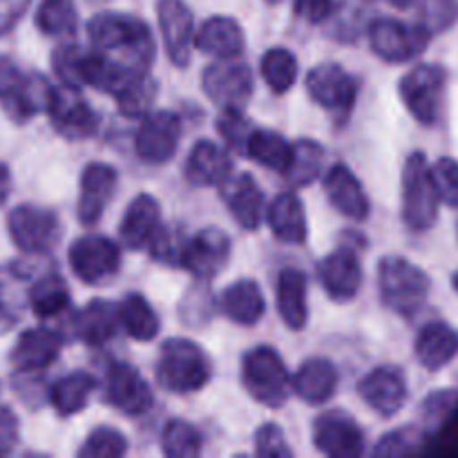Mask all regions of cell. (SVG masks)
<instances>
[{"mask_svg":"<svg viewBox=\"0 0 458 458\" xmlns=\"http://www.w3.org/2000/svg\"><path fill=\"white\" fill-rule=\"evenodd\" d=\"M88 38L94 49L110 54L134 72H150L157 45L143 18L123 12H98L88 21Z\"/></svg>","mask_w":458,"mask_h":458,"instance_id":"cell-1","label":"cell"},{"mask_svg":"<svg viewBox=\"0 0 458 458\" xmlns=\"http://www.w3.org/2000/svg\"><path fill=\"white\" fill-rule=\"evenodd\" d=\"M213 362L201 344L188 338H168L161 344L155 378L164 392L188 396L210 383Z\"/></svg>","mask_w":458,"mask_h":458,"instance_id":"cell-2","label":"cell"},{"mask_svg":"<svg viewBox=\"0 0 458 458\" xmlns=\"http://www.w3.org/2000/svg\"><path fill=\"white\" fill-rule=\"evenodd\" d=\"M378 291L389 311L414 318L428 304L432 280L423 268L403 255H385L378 262Z\"/></svg>","mask_w":458,"mask_h":458,"instance_id":"cell-3","label":"cell"},{"mask_svg":"<svg viewBox=\"0 0 458 458\" xmlns=\"http://www.w3.org/2000/svg\"><path fill=\"white\" fill-rule=\"evenodd\" d=\"M437 186L432 179V164L425 152L416 150L407 155L401 173V217L411 233H428L438 219L441 206Z\"/></svg>","mask_w":458,"mask_h":458,"instance_id":"cell-4","label":"cell"},{"mask_svg":"<svg viewBox=\"0 0 458 458\" xmlns=\"http://www.w3.org/2000/svg\"><path fill=\"white\" fill-rule=\"evenodd\" d=\"M242 385L255 403L271 410L286 405L293 394V376L276 347H255L242 358Z\"/></svg>","mask_w":458,"mask_h":458,"instance_id":"cell-5","label":"cell"},{"mask_svg":"<svg viewBox=\"0 0 458 458\" xmlns=\"http://www.w3.org/2000/svg\"><path fill=\"white\" fill-rule=\"evenodd\" d=\"M54 85L38 72H22L9 56L0 54V106L16 123L47 112Z\"/></svg>","mask_w":458,"mask_h":458,"instance_id":"cell-6","label":"cell"},{"mask_svg":"<svg viewBox=\"0 0 458 458\" xmlns=\"http://www.w3.org/2000/svg\"><path fill=\"white\" fill-rule=\"evenodd\" d=\"M445 94L447 72L437 63H419L398 83V97H401L405 110L420 125H428V128L443 119Z\"/></svg>","mask_w":458,"mask_h":458,"instance_id":"cell-7","label":"cell"},{"mask_svg":"<svg viewBox=\"0 0 458 458\" xmlns=\"http://www.w3.org/2000/svg\"><path fill=\"white\" fill-rule=\"evenodd\" d=\"M70 268L83 284L103 286L110 284L121 271V246L106 235L79 237L67 250Z\"/></svg>","mask_w":458,"mask_h":458,"instance_id":"cell-8","label":"cell"},{"mask_svg":"<svg viewBox=\"0 0 458 458\" xmlns=\"http://www.w3.org/2000/svg\"><path fill=\"white\" fill-rule=\"evenodd\" d=\"M307 92L316 106L334 114L335 119H349L358 98V79L340 63H320L309 70Z\"/></svg>","mask_w":458,"mask_h":458,"instance_id":"cell-9","label":"cell"},{"mask_svg":"<svg viewBox=\"0 0 458 458\" xmlns=\"http://www.w3.org/2000/svg\"><path fill=\"white\" fill-rule=\"evenodd\" d=\"M7 231L16 249L27 255L49 253L63 235L58 215L54 210L34 204L16 206L9 213Z\"/></svg>","mask_w":458,"mask_h":458,"instance_id":"cell-10","label":"cell"},{"mask_svg":"<svg viewBox=\"0 0 458 458\" xmlns=\"http://www.w3.org/2000/svg\"><path fill=\"white\" fill-rule=\"evenodd\" d=\"M432 36L416 22H403L398 18H376L369 25L371 52L385 63H410L425 52Z\"/></svg>","mask_w":458,"mask_h":458,"instance_id":"cell-11","label":"cell"},{"mask_svg":"<svg viewBox=\"0 0 458 458\" xmlns=\"http://www.w3.org/2000/svg\"><path fill=\"white\" fill-rule=\"evenodd\" d=\"M233 255V240L217 226H204L183 244L179 268L191 273L195 280L208 282L228 267Z\"/></svg>","mask_w":458,"mask_h":458,"instance_id":"cell-12","label":"cell"},{"mask_svg":"<svg viewBox=\"0 0 458 458\" xmlns=\"http://www.w3.org/2000/svg\"><path fill=\"white\" fill-rule=\"evenodd\" d=\"M201 89L222 110H244L255 92L253 72L244 63L215 61L201 74Z\"/></svg>","mask_w":458,"mask_h":458,"instance_id":"cell-13","label":"cell"},{"mask_svg":"<svg viewBox=\"0 0 458 458\" xmlns=\"http://www.w3.org/2000/svg\"><path fill=\"white\" fill-rule=\"evenodd\" d=\"M313 447L329 458H360L365 432L344 410H327L311 425Z\"/></svg>","mask_w":458,"mask_h":458,"instance_id":"cell-14","label":"cell"},{"mask_svg":"<svg viewBox=\"0 0 458 458\" xmlns=\"http://www.w3.org/2000/svg\"><path fill=\"white\" fill-rule=\"evenodd\" d=\"M47 116L52 128L67 141H85L94 137L101 123L97 110L81 97V89L67 85H54Z\"/></svg>","mask_w":458,"mask_h":458,"instance_id":"cell-15","label":"cell"},{"mask_svg":"<svg viewBox=\"0 0 458 458\" xmlns=\"http://www.w3.org/2000/svg\"><path fill=\"white\" fill-rule=\"evenodd\" d=\"M182 141V119L173 110H152L143 116L134 137L137 157L148 165H164L177 152Z\"/></svg>","mask_w":458,"mask_h":458,"instance_id":"cell-16","label":"cell"},{"mask_svg":"<svg viewBox=\"0 0 458 458\" xmlns=\"http://www.w3.org/2000/svg\"><path fill=\"white\" fill-rule=\"evenodd\" d=\"M103 398L114 411L137 419L152 410L155 392L130 362H112L106 371Z\"/></svg>","mask_w":458,"mask_h":458,"instance_id":"cell-17","label":"cell"},{"mask_svg":"<svg viewBox=\"0 0 458 458\" xmlns=\"http://www.w3.org/2000/svg\"><path fill=\"white\" fill-rule=\"evenodd\" d=\"M157 22L165 56L174 67L183 70L191 65L195 47V18L186 0H157Z\"/></svg>","mask_w":458,"mask_h":458,"instance_id":"cell-18","label":"cell"},{"mask_svg":"<svg viewBox=\"0 0 458 458\" xmlns=\"http://www.w3.org/2000/svg\"><path fill=\"white\" fill-rule=\"evenodd\" d=\"M119 188V173L114 165L92 161L83 168L79 182V201H76V217L83 226L92 228L101 222L103 213L112 204Z\"/></svg>","mask_w":458,"mask_h":458,"instance_id":"cell-19","label":"cell"},{"mask_svg":"<svg viewBox=\"0 0 458 458\" xmlns=\"http://www.w3.org/2000/svg\"><path fill=\"white\" fill-rule=\"evenodd\" d=\"M318 280L334 302H352L362 289V262L352 246H338L318 262Z\"/></svg>","mask_w":458,"mask_h":458,"instance_id":"cell-20","label":"cell"},{"mask_svg":"<svg viewBox=\"0 0 458 458\" xmlns=\"http://www.w3.org/2000/svg\"><path fill=\"white\" fill-rule=\"evenodd\" d=\"M358 396L378 416L394 419L396 414H401L407 396H410L405 374L394 365L376 367L358 383Z\"/></svg>","mask_w":458,"mask_h":458,"instance_id":"cell-21","label":"cell"},{"mask_svg":"<svg viewBox=\"0 0 458 458\" xmlns=\"http://www.w3.org/2000/svg\"><path fill=\"white\" fill-rule=\"evenodd\" d=\"M219 195L242 231L255 233L262 226L267 217V199L253 174L233 173L219 186Z\"/></svg>","mask_w":458,"mask_h":458,"instance_id":"cell-22","label":"cell"},{"mask_svg":"<svg viewBox=\"0 0 458 458\" xmlns=\"http://www.w3.org/2000/svg\"><path fill=\"white\" fill-rule=\"evenodd\" d=\"M322 186H325V195L329 204L343 217L352 219V222H365L369 217V197H367L360 179L356 177V173L349 165H331L327 170L325 179H322Z\"/></svg>","mask_w":458,"mask_h":458,"instance_id":"cell-23","label":"cell"},{"mask_svg":"<svg viewBox=\"0 0 458 458\" xmlns=\"http://www.w3.org/2000/svg\"><path fill=\"white\" fill-rule=\"evenodd\" d=\"M61 347L63 338L58 331L47 327H31L18 335L9 360L18 374H38L56 362Z\"/></svg>","mask_w":458,"mask_h":458,"instance_id":"cell-24","label":"cell"},{"mask_svg":"<svg viewBox=\"0 0 458 458\" xmlns=\"http://www.w3.org/2000/svg\"><path fill=\"white\" fill-rule=\"evenodd\" d=\"M233 174V159L228 155V148L199 139L188 152L186 165H183V177L195 188H213L222 186Z\"/></svg>","mask_w":458,"mask_h":458,"instance_id":"cell-25","label":"cell"},{"mask_svg":"<svg viewBox=\"0 0 458 458\" xmlns=\"http://www.w3.org/2000/svg\"><path fill=\"white\" fill-rule=\"evenodd\" d=\"M161 228V204L150 192H139L125 208L119 224V240L123 249H148L152 237Z\"/></svg>","mask_w":458,"mask_h":458,"instance_id":"cell-26","label":"cell"},{"mask_svg":"<svg viewBox=\"0 0 458 458\" xmlns=\"http://www.w3.org/2000/svg\"><path fill=\"white\" fill-rule=\"evenodd\" d=\"M267 224L282 244L302 246L309 240V219L304 201L295 191H284L267 206Z\"/></svg>","mask_w":458,"mask_h":458,"instance_id":"cell-27","label":"cell"},{"mask_svg":"<svg viewBox=\"0 0 458 458\" xmlns=\"http://www.w3.org/2000/svg\"><path fill=\"white\" fill-rule=\"evenodd\" d=\"M195 47L217 61H233L244 54V30L231 16H210L195 31Z\"/></svg>","mask_w":458,"mask_h":458,"instance_id":"cell-28","label":"cell"},{"mask_svg":"<svg viewBox=\"0 0 458 458\" xmlns=\"http://www.w3.org/2000/svg\"><path fill=\"white\" fill-rule=\"evenodd\" d=\"M340 374L334 360L325 356L307 358L293 374V394L307 405H325L338 389Z\"/></svg>","mask_w":458,"mask_h":458,"instance_id":"cell-29","label":"cell"},{"mask_svg":"<svg viewBox=\"0 0 458 458\" xmlns=\"http://www.w3.org/2000/svg\"><path fill=\"white\" fill-rule=\"evenodd\" d=\"M119 327V304L107 302V300H92V302H88L76 313L74 322H72L76 338L94 349L110 343Z\"/></svg>","mask_w":458,"mask_h":458,"instance_id":"cell-30","label":"cell"},{"mask_svg":"<svg viewBox=\"0 0 458 458\" xmlns=\"http://www.w3.org/2000/svg\"><path fill=\"white\" fill-rule=\"evenodd\" d=\"M416 360L428 371H441L458 353V334L454 327L443 320H434L420 329L414 343Z\"/></svg>","mask_w":458,"mask_h":458,"instance_id":"cell-31","label":"cell"},{"mask_svg":"<svg viewBox=\"0 0 458 458\" xmlns=\"http://www.w3.org/2000/svg\"><path fill=\"white\" fill-rule=\"evenodd\" d=\"M277 313L291 331H302L309 322V280L300 268H284L276 286Z\"/></svg>","mask_w":458,"mask_h":458,"instance_id":"cell-32","label":"cell"},{"mask_svg":"<svg viewBox=\"0 0 458 458\" xmlns=\"http://www.w3.org/2000/svg\"><path fill=\"white\" fill-rule=\"evenodd\" d=\"M224 316L240 327H255L264 318L267 311V300H264L262 289L250 277H240L226 286L219 298Z\"/></svg>","mask_w":458,"mask_h":458,"instance_id":"cell-33","label":"cell"},{"mask_svg":"<svg viewBox=\"0 0 458 458\" xmlns=\"http://www.w3.org/2000/svg\"><path fill=\"white\" fill-rule=\"evenodd\" d=\"M94 389H97V378L92 374L72 371V374L61 376L49 387V403L61 419H70V416L81 414L88 407Z\"/></svg>","mask_w":458,"mask_h":458,"instance_id":"cell-34","label":"cell"},{"mask_svg":"<svg viewBox=\"0 0 458 458\" xmlns=\"http://www.w3.org/2000/svg\"><path fill=\"white\" fill-rule=\"evenodd\" d=\"M244 157L284 177L291 165V157H293V143L286 141L284 134L258 125L253 137L249 139Z\"/></svg>","mask_w":458,"mask_h":458,"instance_id":"cell-35","label":"cell"},{"mask_svg":"<svg viewBox=\"0 0 458 458\" xmlns=\"http://www.w3.org/2000/svg\"><path fill=\"white\" fill-rule=\"evenodd\" d=\"M121 329L137 343H152L161 329V320L143 293H128L119 302Z\"/></svg>","mask_w":458,"mask_h":458,"instance_id":"cell-36","label":"cell"},{"mask_svg":"<svg viewBox=\"0 0 458 458\" xmlns=\"http://www.w3.org/2000/svg\"><path fill=\"white\" fill-rule=\"evenodd\" d=\"M27 298H30V309L40 320L61 316V313L67 311V307L72 302L70 286H67V282L58 273H45V276H40L31 284Z\"/></svg>","mask_w":458,"mask_h":458,"instance_id":"cell-37","label":"cell"},{"mask_svg":"<svg viewBox=\"0 0 458 458\" xmlns=\"http://www.w3.org/2000/svg\"><path fill=\"white\" fill-rule=\"evenodd\" d=\"M322 170H325V146L307 137L295 141L291 165L284 174L291 188L311 186L316 179H320Z\"/></svg>","mask_w":458,"mask_h":458,"instance_id":"cell-38","label":"cell"},{"mask_svg":"<svg viewBox=\"0 0 458 458\" xmlns=\"http://www.w3.org/2000/svg\"><path fill=\"white\" fill-rule=\"evenodd\" d=\"M34 21L40 34L52 36V38H67L76 31L79 12H76L74 0H40Z\"/></svg>","mask_w":458,"mask_h":458,"instance_id":"cell-39","label":"cell"},{"mask_svg":"<svg viewBox=\"0 0 458 458\" xmlns=\"http://www.w3.org/2000/svg\"><path fill=\"white\" fill-rule=\"evenodd\" d=\"M204 450V437L186 419H170L161 429V452L168 458H197Z\"/></svg>","mask_w":458,"mask_h":458,"instance_id":"cell-40","label":"cell"},{"mask_svg":"<svg viewBox=\"0 0 458 458\" xmlns=\"http://www.w3.org/2000/svg\"><path fill=\"white\" fill-rule=\"evenodd\" d=\"M157 94H159V83L148 74L137 76L130 81L128 85L114 94L116 107L125 119H143L152 112V103H155Z\"/></svg>","mask_w":458,"mask_h":458,"instance_id":"cell-41","label":"cell"},{"mask_svg":"<svg viewBox=\"0 0 458 458\" xmlns=\"http://www.w3.org/2000/svg\"><path fill=\"white\" fill-rule=\"evenodd\" d=\"M259 72L273 94H286L298 81V58L286 47H271L259 61Z\"/></svg>","mask_w":458,"mask_h":458,"instance_id":"cell-42","label":"cell"},{"mask_svg":"<svg viewBox=\"0 0 458 458\" xmlns=\"http://www.w3.org/2000/svg\"><path fill=\"white\" fill-rule=\"evenodd\" d=\"M411 12L416 13V25L423 27L432 38L450 30L458 21L456 0H414Z\"/></svg>","mask_w":458,"mask_h":458,"instance_id":"cell-43","label":"cell"},{"mask_svg":"<svg viewBox=\"0 0 458 458\" xmlns=\"http://www.w3.org/2000/svg\"><path fill=\"white\" fill-rule=\"evenodd\" d=\"M130 443L128 437L123 432H119L116 428H94L92 432L85 437L83 445L79 447L76 456L81 458H121L128 454Z\"/></svg>","mask_w":458,"mask_h":458,"instance_id":"cell-44","label":"cell"},{"mask_svg":"<svg viewBox=\"0 0 458 458\" xmlns=\"http://www.w3.org/2000/svg\"><path fill=\"white\" fill-rule=\"evenodd\" d=\"M255 128L258 125L250 119H246L244 110H222L217 119L219 137L224 139L228 150H233L240 157H244L246 146H249V139L253 137Z\"/></svg>","mask_w":458,"mask_h":458,"instance_id":"cell-45","label":"cell"},{"mask_svg":"<svg viewBox=\"0 0 458 458\" xmlns=\"http://www.w3.org/2000/svg\"><path fill=\"white\" fill-rule=\"evenodd\" d=\"M83 58L85 49H81L74 43H63L54 49L52 54V70L61 85L67 88H85L83 83Z\"/></svg>","mask_w":458,"mask_h":458,"instance_id":"cell-46","label":"cell"},{"mask_svg":"<svg viewBox=\"0 0 458 458\" xmlns=\"http://www.w3.org/2000/svg\"><path fill=\"white\" fill-rule=\"evenodd\" d=\"M425 438H428V432L423 428H414V425L411 428H398L380 437V441L374 447V456L394 458L411 454V452H419L425 445Z\"/></svg>","mask_w":458,"mask_h":458,"instance_id":"cell-47","label":"cell"},{"mask_svg":"<svg viewBox=\"0 0 458 458\" xmlns=\"http://www.w3.org/2000/svg\"><path fill=\"white\" fill-rule=\"evenodd\" d=\"M458 411V392L456 389H441V392L429 394L420 405V423L423 429L428 428H445L447 420Z\"/></svg>","mask_w":458,"mask_h":458,"instance_id":"cell-48","label":"cell"},{"mask_svg":"<svg viewBox=\"0 0 458 458\" xmlns=\"http://www.w3.org/2000/svg\"><path fill=\"white\" fill-rule=\"evenodd\" d=\"M186 240L188 237L183 235L182 231L161 224L157 235L152 237V242L148 244V253H150V258L157 259V262L179 268V259H182V250H183V244H186Z\"/></svg>","mask_w":458,"mask_h":458,"instance_id":"cell-49","label":"cell"},{"mask_svg":"<svg viewBox=\"0 0 458 458\" xmlns=\"http://www.w3.org/2000/svg\"><path fill=\"white\" fill-rule=\"evenodd\" d=\"M432 179L443 204L458 208V161L441 157L432 164Z\"/></svg>","mask_w":458,"mask_h":458,"instance_id":"cell-50","label":"cell"},{"mask_svg":"<svg viewBox=\"0 0 458 458\" xmlns=\"http://www.w3.org/2000/svg\"><path fill=\"white\" fill-rule=\"evenodd\" d=\"M255 454L262 458H291L293 450L289 447L284 437V429L277 423H264L262 428L255 432L253 438Z\"/></svg>","mask_w":458,"mask_h":458,"instance_id":"cell-51","label":"cell"},{"mask_svg":"<svg viewBox=\"0 0 458 458\" xmlns=\"http://www.w3.org/2000/svg\"><path fill=\"white\" fill-rule=\"evenodd\" d=\"M334 0H293V13L309 25H320L334 13Z\"/></svg>","mask_w":458,"mask_h":458,"instance_id":"cell-52","label":"cell"},{"mask_svg":"<svg viewBox=\"0 0 458 458\" xmlns=\"http://www.w3.org/2000/svg\"><path fill=\"white\" fill-rule=\"evenodd\" d=\"M208 291L204 289V286H192L191 291L186 293V298H183V304H191V309L188 307H182V320L186 322L188 327H199L204 325L206 320L210 318L208 311H201L199 304H204L206 300H208Z\"/></svg>","mask_w":458,"mask_h":458,"instance_id":"cell-53","label":"cell"},{"mask_svg":"<svg viewBox=\"0 0 458 458\" xmlns=\"http://www.w3.org/2000/svg\"><path fill=\"white\" fill-rule=\"evenodd\" d=\"M18 443V419L9 407H0V456L9 454Z\"/></svg>","mask_w":458,"mask_h":458,"instance_id":"cell-54","label":"cell"},{"mask_svg":"<svg viewBox=\"0 0 458 458\" xmlns=\"http://www.w3.org/2000/svg\"><path fill=\"white\" fill-rule=\"evenodd\" d=\"M31 0H0V36L12 31V27L16 25L22 18V13L27 12Z\"/></svg>","mask_w":458,"mask_h":458,"instance_id":"cell-55","label":"cell"},{"mask_svg":"<svg viewBox=\"0 0 458 458\" xmlns=\"http://www.w3.org/2000/svg\"><path fill=\"white\" fill-rule=\"evenodd\" d=\"M16 322H18L16 311L9 307V302L4 300L3 286H0V335L7 334V331H12L13 327H16Z\"/></svg>","mask_w":458,"mask_h":458,"instance_id":"cell-56","label":"cell"},{"mask_svg":"<svg viewBox=\"0 0 458 458\" xmlns=\"http://www.w3.org/2000/svg\"><path fill=\"white\" fill-rule=\"evenodd\" d=\"M9 192H12V174H9L7 165L0 164V206L9 199Z\"/></svg>","mask_w":458,"mask_h":458,"instance_id":"cell-57","label":"cell"},{"mask_svg":"<svg viewBox=\"0 0 458 458\" xmlns=\"http://www.w3.org/2000/svg\"><path fill=\"white\" fill-rule=\"evenodd\" d=\"M452 289L458 293V271H454V276H452Z\"/></svg>","mask_w":458,"mask_h":458,"instance_id":"cell-58","label":"cell"},{"mask_svg":"<svg viewBox=\"0 0 458 458\" xmlns=\"http://www.w3.org/2000/svg\"><path fill=\"white\" fill-rule=\"evenodd\" d=\"M264 3H268V4H280L282 0H264Z\"/></svg>","mask_w":458,"mask_h":458,"instance_id":"cell-59","label":"cell"},{"mask_svg":"<svg viewBox=\"0 0 458 458\" xmlns=\"http://www.w3.org/2000/svg\"><path fill=\"white\" fill-rule=\"evenodd\" d=\"M456 231H458V228H456Z\"/></svg>","mask_w":458,"mask_h":458,"instance_id":"cell-60","label":"cell"}]
</instances>
